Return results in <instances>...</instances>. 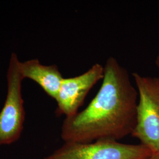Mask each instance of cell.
Here are the masks:
<instances>
[{"instance_id": "cell-1", "label": "cell", "mask_w": 159, "mask_h": 159, "mask_svg": "<svg viewBox=\"0 0 159 159\" xmlns=\"http://www.w3.org/2000/svg\"><path fill=\"white\" fill-rule=\"evenodd\" d=\"M102 80L88 106L65 118L61 131L64 142L119 141L131 135L136 124L139 96L129 71L117 59L110 57L104 66Z\"/></svg>"}, {"instance_id": "cell-3", "label": "cell", "mask_w": 159, "mask_h": 159, "mask_svg": "<svg viewBox=\"0 0 159 159\" xmlns=\"http://www.w3.org/2000/svg\"><path fill=\"white\" fill-rule=\"evenodd\" d=\"M17 54L12 53L7 74V91L0 111V146L17 142L24 129L25 112L22 97L23 75Z\"/></svg>"}, {"instance_id": "cell-8", "label": "cell", "mask_w": 159, "mask_h": 159, "mask_svg": "<svg viewBox=\"0 0 159 159\" xmlns=\"http://www.w3.org/2000/svg\"><path fill=\"white\" fill-rule=\"evenodd\" d=\"M149 159H159V157L158 156H153L151 158Z\"/></svg>"}, {"instance_id": "cell-6", "label": "cell", "mask_w": 159, "mask_h": 159, "mask_svg": "<svg viewBox=\"0 0 159 159\" xmlns=\"http://www.w3.org/2000/svg\"><path fill=\"white\" fill-rule=\"evenodd\" d=\"M20 70L24 79L34 81L46 94L56 100L64 77L57 65H43L38 59L20 61Z\"/></svg>"}, {"instance_id": "cell-5", "label": "cell", "mask_w": 159, "mask_h": 159, "mask_svg": "<svg viewBox=\"0 0 159 159\" xmlns=\"http://www.w3.org/2000/svg\"><path fill=\"white\" fill-rule=\"evenodd\" d=\"M103 76L104 66L96 63L83 74L64 78L55 100L56 115L68 117L77 113L89 91Z\"/></svg>"}, {"instance_id": "cell-2", "label": "cell", "mask_w": 159, "mask_h": 159, "mask_svg": "<svg viewBox=\"0 0 159 159\" xmlns=\"http://www.w3.org/2000/svg\"><path fill=\"white\" fill-rule=\"evenodd\" d=\"M138 93L136 124L131 136L159 157V77L132 74Z\"/></svg>"}, {"instance_id": "cell-7", "label": "cell", "mask_w": 159, "mask_h": 159, "mask_svg": "<svg viewBox=\"0 0 159 159\" xmlns=\"http://www.w3.org/2000/svg\"><path fill=\"white\" fill-rule=\"evenodd\" d=\"M155 64H156V66L157 67V68L158 69L159 72V54L157 56L156 58V60H155Z\"/></svg>"}, {"instance_id": "cell-4", "label": "cell", "mask_w": 159, "mask_h": 159, "mask_svg": "<svg viewBox=\"0 0 159 159\" xmlns=\"http://www.w3.org/2000/svg\"><path fill=\"white\" fill-rule=\"evenodd\" d=\"M152 156V152L140 143L100 140L88 143H65L44 159H149Z\"/></svg>"}]
</instances>
